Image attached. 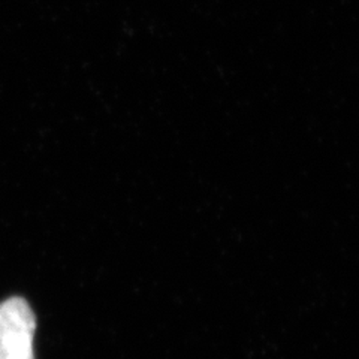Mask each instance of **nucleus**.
Segmentation results:
<instances>
[{
  "label": "nucleus",
  "instance_id": "obj_1",
  "mask_svg": "<svg viewBox=\"0 0 359 359\" xmlns=\"http://www.w3.org/2000/svg\"><path fill=\"white\" fill-rule=\"evenodd\" d=\"M36 319L26 299L14 297L0 304V359H35Z\"/></svg>",
  "mask_w": 359,
  "mask_h": 359
}]
</instances>
